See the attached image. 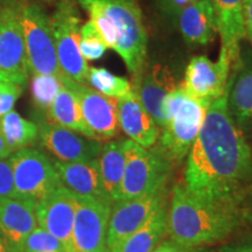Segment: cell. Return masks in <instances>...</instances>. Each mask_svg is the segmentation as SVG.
Masks as SVG:
<instances>
[{"label":"cell","instance_id":"1","mask_svg":"<svg viewBox=\"0 0 252 252\" xmlns=\"http://www.w3.org/2000/svg\"><path fill=\"white\" fill-rule=\"evenodd\" d=\"M228 91L207 110L186 158L182 185L206 200L244 203L252 185V150L229 111Z\"/></svg>","mask_w":252,"mask_h":252},{"label":"cell","instance_id":"2","mask_svg":"<svg viewBox=\"0 0 252 252\" xmlns=\"http://www.w3.org/2000/svg\"><path fill=\"white\" fill-rule=\"evenodd\" d=\"M249 219L244 203L206 200L176 184L167 214V234L186 247H207L235 234Z\"/></svg>","mask_w":252,"mask_h":252},{"label":"cell","instance_id":"3","mask_svg":"<svg viewBox=\"0 0 252 252\" xmlns=\"http://www.w3.org/2000/svg\"><path fill=\"white\" fill-rule=\"evenodd\" d=\"M126 68L139 77L147 56V32L137 0H77Z\"/></svg>","mask_w":252,"mask_h":252},{"label":"cell","instance_id":"4","mask_svg":"<svg viewBox=\"0 0 252 252\" xmlns=\"http://www.w3.org/2000/svg\"><path fill=\"white\" fill-rule=\"evenodd\" d=\"M210 104L196 99L182 87L175 88L163 99V124L154 149L172 165H180L187 158L202 127Z\"/></svg>","mask_w":252,"mask_h":252},{"label":"cell","instance_id":"5","mask_svg":"<svg viewBox=\"0 0 252 252\" xmlns=\"http://www.w3.org/2000/svg\"><path fill=\"white\" fill-rule=\"evenodd\" d=\"M124 151L125 171L118 201L146 196L167 188L173 165L159 151L145 149L131 139L124 140Z\"/></svg>","mask_w":252,"mask_h":252},{"label":"cell","instance_id":"6","mask_svg":"<svg viewBox=\"0 0 252 252\" xmlns=\"http://www.w3.org/2000/svg\"><path fill=\"white\" fill-rule=\"evenodd\" d=\"M49 20L62 74L86 86L89 65L80 50L81 15L76 1H56V8Z\"/></svg>","mask_w":252,"mask_h":252},{"label":"cell","instance_id":"7","mask_svg":"<svg viewBox=\"0 0 252 252\" xmlns=\"http://www.w3.org/2000/svg\"><path fill=\"white\" fill-rule=\"evenodd\" d=\"M20 20L30 74L61 76L50 20L45 9L36 2H21Z\"/></svg>","mask_w":252,"mask_h":252},{"label":"cell","instance_id":"8","mask_svg":"<svg viewBox=\"0 0 252 252\" xmlns=\"http://www.w3.org/2000/svg\"><path fill=\"white\" fill-rule=\"evenodd\" d=\"M28 75L20 2L6 0L0 4V78L25 87Z\"/></svg>","mask_w":252,"mask_h":252},{"label":"cell","instance_id":"9","mask_svg":"<svg viewBox=\"0 0 252 252\" xmlns=\"http://www.w3.org/2000/svg\"><path fill=\"white\" fill-rule=\"evenodd\" d=\"M9 160L18 197L40 202L63 186L54 163L40 151L26 147L12 154Z\"/></svg>","mask_w":252,"mask_h":252},{"label":"cell","instance_id":"10","mask_svg":"<svg viewBox=\"0 0 252 252\" xmlns=\"http://www.w3.org/2000/svg\"><path fill=\"white\" fill-rule=\"evenodd\" d=\"M111 207L105 200L76 195L72 226L74 252H108L106 234Z\"/></svg>","mask_w":252,"mask_h":252},{"label":"cell","instance_id":"11","mask_svg":"<svg viewBox=\"0 0 252 252\" xmlns=\"http://www.w3.org/2000/svg\"><path fill=\"white\" fill-rule=\"evenodd\" d=\"M167 195L166 188L159 193L113 203L106 234L108 252H118L122 244L150 219Z\"/></svg>","mask_w":252,"mask_h":252},{"label":"cell","instance_id":"12","mask_svg":"<svg viewBox=\"0 0 252 252\" xmlns=\"http://www.w3.org/2000/svg\"><path fill=\"white\" fill-rule=\"evenodd\" d=\"M60 80L63 86L69 88L76 94L84 122L97 139H111L117 137L121 131L117 99L104 96L84 84L72 81L63 74Z\"/></svg>","mask_w":252,"mask_h":252},{"label":"cell","instance_id":"13","mask_svg":"<svg viewBox=\"0 0 252 252\" xmlns=\"http://www.w3.org/2000/svg\"><path fill=\"white\" fill-rule=\"evenodd\" d=\"M231 68L229 59L222 54L217 61L207 56H195L186 68L182 88L194 98L212 104L228 90Z\"/></svg>","mask_w":252,"mask_h":252},{"label":"cell","instance_id":"14","mask_svg":"<svg viewBox=\"0 0 252 252\" xmlns=\"http://www.w3.org/2000/svg\"><path fill=\"white\" fill-rule=\"evenodd\" d=\"M76 212V194L64 186L50 193L36 204L37 224L59 239L70 252L72 226Z\"/></svg>","mask_w":252,"mask_h":252},{"label":"cell","instance_id":"15","mask_svg":"<svg viewBox=\"0 0 252 252\" xmlns=\"http://www.w3.org/2000/svg\"><path fill=\"white\" fill-rule=\"evenodd\" d=\"M41 144L60 161H91L98 158L102 144L77 132L42 122L37 125Z\"/></svg>","mask_w":252,"mask_h":252},{"label":"cell","instance_id":"16","mask_svg":"<svg viewBox=\"0 0 252 252\" xmlns=\"http://www.w3.org/2000/svg\"><path fill=\"white\" fill-rule=\"evenodd\" d=\"M37 202L12 197L0 201V237L8 250H17L24 239L37 228Z\"/></svg>","mask_w":252,"mask_h":252},{"label":"cell","instance_id":"17","mask_svg":"<svg viewBox=\"0 0 252 252\" xmlns=\"http://www.w3.org/2000/svg\"><path fill=\"white\" fill-rule=\"evenodd\" d=\"M119 126L134 143L151 149L159 138V126L144 108L134 87L125 96L117 99Z\"/></svg>","mask_w":252,"mask_h":252},{"label":"cell","instance_id":"18","mask_svg":"<svg viewBox=\"0 0 252 252\" xmlns=\"http://www.w3.org/2000/svg\"><path fill=\"white\" fill-rule=\"evenodd\" d=\"M216 14L217 34L220 39V54L229 59L232 67L237 64L241 42L245 36L242 0H212Z\"/></svg>","mask_w":252,"mask_h":252},{"label":"cell","instance_id":"19","mask_svg":"<svg viewBox=\"0 0 252 252\" xmlns=\"http://www.w3.org/2000/svg\"><path fill=\"white\" fill-rule=\"evenodd\" d=\"M176 18L182 36L188 45L206 46L215 39L217 23L212 0H201L186 6Z\"/></svg>","mask_w":252,"mask_h":252},{"label":"cell","instance_id":"20","mask_svg":"<svg viewBox=\"0 0 252 252\" xmlns=\"http://www.w3.org/2000/svg\"><path fill=\"white\" fill-rule=\"evenodd\" d=\"M133 87L137 89L144 108L150 113L156 124L161 127L163 124L162 103L176 86V81L168 68L156 64L144 77L135 78Z\"/></svg>","mask_w":252,"mask_h":252},{"label":"cell","instance_id":"21","mask_svg":"<svg viewBox=\"0 0 252 252\" xmlns=\"http://www.w3.org/2000/svg\"><path fill=\"white\" fill-rule=\"evenodd\" d=\"M53 163L61 179L62 185L70 189L72 193L78 196L108 201L102 188L97 159L91 161H54Z\"/></svg>","mask_w":252,"mask_h":252},{"label":"cell","instance_id":"22","mask_svg":"<svg viewBox=\"0 0 252 252\" xmlns=\"http://www.w3.org/2000/svg\"><path fill=\"white\" fill-rule=\"evenodd\" d=\"M97 161L104 195L110 203H116L125 171L124 140L108 141L102 145Z\"/></svg>","mask_w":252,"mask_h":252},{"label":"cell","instance_id":"23","mask_svg":"<svg viewBox=\"0 0 252 252\" xmlns=\"http://www.w3.org/2000/svg\"><path fill=\"white\" fill-rule=\"evenodd\" d=\"M46 119L49 124L61 126V127L77 132L90 139L98 140L84 122L76 94L63 84L47 112Z\"/></svg>","mask_w":252,"mask_h":252},{"label":"cell","instance_id":"24","mask_svg":"<svg viewBox=\"0 0 252 252\" xmlns=\"http://www.w3.org/2000/svg\"><path fill=\"white\" fill-rule=\"evenodd\" d=\"M228 106L241 131L252 133V67L242 69L231 78Z\"/></svg>","mask_w":252,"mask_h":252},{"label":"cell","instance_id":"25","mask_svg":"<svg viewBox=\"0 0 252 252\" xmlns=\"http://www.w3.org/2000/svg\"><path fill=\"white\" fill-rule=\"evenodd\" d=\"M167 198L154 210L150 219L128 237L118 252H151L167 234Z\"/></svg>","mask_w":252,"mask_h":252},{"label":"cell","instance_id":"26","mask_svg":"<svg viewBox=\"0 0 252 252\" xmlns=\"http://www.w3.org/2000/svg\"><path fill=\"white\" fill-rule=\"evenodd\" d=\"M0 132L12 152L26 149L39 137V127L35 123L21 117L14 110L0 118Z\"/></svg>","mask_w":252,"mask_h":252},{"label":"cell","instance_id":"27","mask_svg":"<svg viewBox=\"0 0 252 252\" xmlns=\"http://www.w3.org/2000/svg\"><path fill=\"white\" fill-rule=\"evenodd\" d=\"M87 84L97 93L115 99L125 96L132 89L127 78L117 76L105 68H89Z\"/></svg>","mask_w":252,"mask_h":252},{"label":"cell","instance_id":"28","mask_svg":"<svg viewBox=\"0 0 252 252\" xmlns=\"http://www.w3.org/2000/svg\"><path fill=\"white\" fill-rule=\"evenodd\" d=\"M61 77V76H60ZM55 75L36 74L31 81V96L33 105L40 113L47 115L55 97L58 96L62 83Z\"/></svg>","mask_w":252,"mask_h":252},{"label":"cell","instance_id":"29","mask_svg":"<svg viewBox=\"0 0 252 252\" xmlns=\"http://www.w3.org/2000/svg\"><path fill=\"white\" fill-rule=\"evenodd\" d=\"M80 50L81 54L87 61H96L103 58L108 50L105 41L94 26L89 20L81 26L80 30Z\"/></svg>","mask_w":252,"mask_h":252},{"label":"cell","instance_id":"30","mask_svg":"<svg viewBox=\"0 0 252 252\" xmlns=\"http://www.w3.org/2000/svg\"><path fill=\"white\" fill-rule=\"evenodd\" d=\"M18 252H70L58 238L37 226L24 239Z\"/></svg>","mask_w":252,"mask_h":252},{"label":"cell","instance_id":"31","mask_svg":"<svg viewBox=\"0 0 252 252\" xmlns=\"http://www.w3.org/2000/svg\"><path fill=\"white\" fill-rule=\"evenodd\" d=\"M24 91V87L0 78V118L13 110V106Z\"/></svg>","mask_w":252,"mask_h":252},{"label":"cell","instance_id":"32","mask_svg":"<svg viewBox=\"0 0 252 252\" xmlns=\"http://www.w3.org/2000/svg\"><path fill=\"white\" fill-rule=\"evenodd\" d=\"M12 197H18V195L14 187L11 160L5 158L0 159V201Z\"/></svg>","mask_w":252,"mask_h":252},{"label":"cell","instance_id":"33","mask_svg":"<svg viewBox=\"0 0 252 252\" xmlns=\"http://www.w3.org/2000/svg\"><path fill=\"white\" fill-rule=\"evenodd\" d=\"M151 252H216V250L208 247H186L172 239H167L160 242Z\"/></svg>","mask_w":252,"mask_h":252},{"label":"cell","instance_id":"34","mask_svg":"<svg viewBox=\"0 0 252 252\" xmlns=\"http://www.w3.org/2000/svg\"><path fill=\"white\" fill-rule=\"evenodd\" d=\"M159 6L161 11L169 15H178L179 12L186 6L193 4L195 1H200V0H158Z\"/></svg>","mask_w":252,"mask_h":252},{"label":"cell","instance_id":"35","mask_svg":"<svg viewBox=\"0 0 252 252\" xmlns=\"http://www.w3.org/2000/svg\"><path fill=\"white\" fill-rule=\"evenodd\" d=\"M242 15L245 35L249 39H252V0H242Z\"/></svg>","mask_w":252,"mask_h":252},{"label":"cell","instance_id":"36","mask_svg":"<svg viewBox=\"0 0 252 252\" xmlns=\"http://www.w3.org/2000/svg\"><path fill=\"white\" fill-rule=\"evenodd\" d=\"M219 252H252V239L225 245V247L220 248Z\"/></svg>","mask_w":252,"mask_h":252},{"label":"cell","instance_id":"37","mask_svg":"<svg viewBox=\"0 0 252 252\" xmlns=\"http://www.w3.org/2000/svg\"><path fill=\"white\" fill-rule=\"evenodd\" d=\"M12 150L9 149V146L6 143L5 138L2 137L1 132H0V159H5V158H8L12 156Z\"/></svg>","mask_w":252,"mask_h":252},{"label":"cell","instance_id":"38","mask_svg":"<svg viewBox=\"0 0 252 252\" xmlns=\"http://www.w3.org/2000/svg\"><path fill=\"white\" fill-rule=\"evenodd\" d=\"M0 252H9L7 245L5 244V242L2 241L1 237H0Z\"/></svg>","mask_w":252,"mask_h":252},{"label":"cell","instance_id":"39","mask_svg":"<svg viewBox=\"0 0 252 252\" xmlns=\"http://www.w3.org/2000/svg\"><path fill=\"white\" fill-rule=\"evenodd\" d=\"M43 1H46V2H56V1H59V0H43Z\"/></svg>","mask_w":252,"mask_h":252},{"label":"cell","instance_id":"40","mask_svg":"<svg viewBox=\"0 0 252 252\" xmlns=\"http://www.w3.org/2000/svg\"><path fill=\"white\" fill-rule=\"evenodd\" d=\"M9 252H18V251H14V250H9Z\"/></svg>","mask_w":252,"mask_h":252},{"label":"cell","instance_id":"41","mask_svg":"<svg viewBox=\"0 0 252 252\" xmlns=\"http://www.w3.org/2000/svg\"><path fill=\"white\" fill-rule=\"evenodd\" d=\"M250 40H251V42H252V39H250Z\"/></svg>","mask_w":252,"mask_h":252},{"label":"cell","instance_id":"42","mask_svg":"<svg viewBox=\"0 0 252 252\" xmlns=\"http://www.w3.org/2000/svg\"><path fill=\"white\" fill-rule=\"evenodd\" d=\"M200 1H201V0H200Z\"/></svg>","mask_w":252,"mask_h":252}]
</instances>
